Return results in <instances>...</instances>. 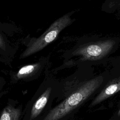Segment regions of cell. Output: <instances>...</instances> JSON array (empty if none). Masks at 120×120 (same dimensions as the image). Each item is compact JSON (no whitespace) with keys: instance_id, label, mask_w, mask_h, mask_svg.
Masks as SVG:
<instances>
[{"instance_id":"cell-1","label":"cell","mask_w":120,"mask_h":120,"mask_svg":"<svg viewBox=\"0 0 120 120\" xmlns=\"http://www.w3.org/2000/svg\"><path fill=\"white\" fill-rule=\"evenodd\" d=\"M104 78L100 75L86 81L61 103L52 109L44 120H58L76 108L101 85Z\"/></svg>"},{"instance_id":"cell-2","label":"cell","mask_w":120,"mask_h":120,"mask_svg":"<svg viewBox=\"0 0 120 120\" xmlns=\"http://www.w3.org/2000/svg\"><path fill=\"white\" fill-rule=\"evenodd\" d=\"M71 22V19L68 15H64L56 20L44 33L26 48L21 57H26L43 49L54 40L60 32Z\"/></svg>"},{"instance_id":"cell-3","label":"cell","mask_w":120,"mask_h":120,"mask_svg":"<svg viewBox=\"0 0 120 120\" xmlns=\"http://www.w3.org/2000/svg\"><path fill=\"white\" fill-rule=\"evenodd\" d=\"M115 41L112 39L87 44L76 50L73 54L84 60H97L105 57L112 49Z\"/></svg>"},{"instance_id":"cell-4","label":"cell","mask_w":120,"mask_h":120,"mask_svg":"<svg viewBox=\"0 0 120 120\" xmlns=\"http://www.w3.org/2000/svg\"><path fill=\"white\" fill-rule=\"evenodd\" d=\"M120 90V79L115 80L106 86L92 101L90 107H93Z\"/></svg>"},{"instance_id":"cell-5","label":"cell","mask_w":120,"mask_h":120,"mask_svg":"<svg viewBox=\"0 0 120 120\" xmlns=\"http://www.w3.org/2000/svg\"><path fill=\"white\" fill-rule=\"evenodd\" d=\"M51 90L52 88L48 87L35 102L31 111V120L36 118L41 112L48 101Z\"/></svg>"},{"instance_id":"cell-6","label":"cell","mask_w":120,"mask_h":120,"mask_svg":"<svg viewBox=\"0 0 120 120\" xmlns=\"http://www.w3.org/2000/svg\"><path fill=\"white\" fill-rule=\"evenodd\" d=\"M21 115L20 109L8 105L2 111L0 120H19Z\"/></svg>"},{"instance_id":"cell-7","label":"cell","mask_w":120,"mask_h":120,"mask_svg":"<svg viewBox=\"0 0 120 120\" xmlns=\"http://www.w3.org/2000/svg\"><path fill=\"white\" fill-rule=\"evenodd\" d=\"M38 67V64H29L22 67L18 70L16 74L17 78H20L32 73Z\"/></svg>"},{"instance_id":"cell-8","label":"cell","mask_w":120,"mask_h":120,"mask_svg":"<svg viewBox=\"0 0 120 120\" xmlns=\"http://www.w3.org/2000/svg\"><path fill=\"white\" fill-rule=\"evenodd\" d=\"M4 42L3 41V38H1V37L0 36V48H4Z\"/></svg>"},{"instance_id":"cell-9","label":"cell","mask_w":120,"mask_h":120,"mask_svg":"<svg viewBox=\"0 0 120 120\" xmlns=\"http://www.w3.org/2000/svg\"><path fill=\"white\" fill-rule=\"evenodd\" d=\"M118 115L119 116H120V110H119V112H118Z\"/></svg>"}]
</instances>
